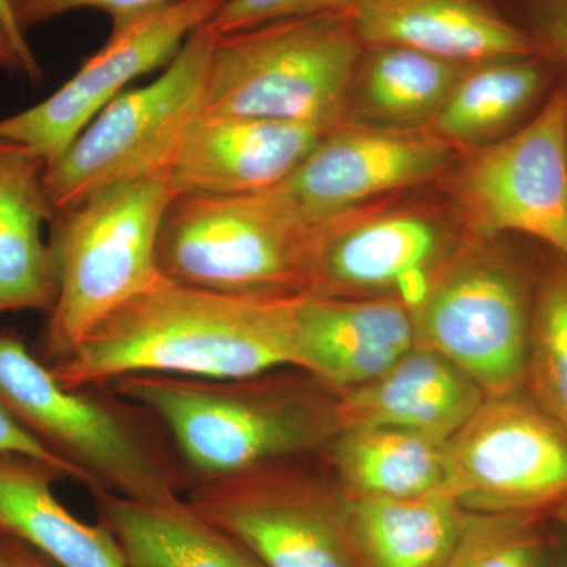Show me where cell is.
<instances>
[{
    "instance_id": "1",
    "label": "cell",
    "mask_w": 567,
    "mask_h": 567,
    "mask_svg": "<svg viewBox=\"0 0 567 567\" xmlns=\"http://www.w3.org/2000/svg\"><path fill=\"white\" fill-rule=\"evenodd\" d=\"M298 298L210 292L163 276L50 369L84 390L133 374L245 379L295 368Z\"/></svg>"
},
{
    "instance_id": "2",
    "label": "cell",
    "mask_w": 567,
    "mask_h": 567,
    "mask_svg": "<svg viewBox=\"0 0 567 567\" xmlns=\"http://www.w3.org/2000/svg\"><path fill=\"white\" fill-rule=\"evenodd\" d=\"M245 379L133 374L112 394L155 417L197 480L248 472L327 450L339 432L336 395L315 377Z\"/></svg>"
},
{
    "instance_id": "3",
    "label": "cell",
    "mask_w": 567,
    "mask_h": 567,
    "mask_svg": "<svg viewBox=\"0 0 567 567\" xmlns=\"http://www.w3.org/2000/svg\"><path fill=\"white\" fill-rule=\"evenodd\" d=\"M175 196L171 171L163 169L55 212L50 245L58 298L39 357L48 368L61 363L96 324L163 278L156 248Z\"/></svg>"
},
{
    "instance_id": "4",
    "label": "cell",
    "mask_w": 567,
    "mask_h": 567,
    "mask_svg": "<svg viewBox=\"0 0 567 567\" xmlns=\"http://www.w3.org/2000/svg\"><path fill=\"white\" fill-rule=\"evenodd\" d=\"M106 391L63 386L17 331H0V402L89 491L145 503L182 496L181 473L137 417L142 409Z\"/></svg>"
},
{
    "instance_id": "5",
    "label": "cell",
    "mask_w": 567,
    "mask_h": 567,
    "mask_svg": "<svg viewBox=\"0 0 567 567\" xmlns=\"http://www.w3.org/2000/svg\"><path fill=\"white\" fill-rule=\"evenodd\" d=\"M363 51L350 13L271 22L221 37L213 47L204 112L341 123Z\"/></svg>"
},
{
    "instance_id": "6",
    "label": "cell",
    "mask_w": 567,
    "mask_h": 567,
    "mask_svg": "<svg viewBox=\"0 0 567 567\" xmlns=\"http://www.w3.org/2000/svg\"><path fill=\"white\" fill-rule=\"evenodd\" d=\"M503 237H472L415 305L416 344L445 354L486 395L525 390L532 284Z\"/></svg>"
},
{
    "instance_id": "7",
    "label": "cell",
    "mask_w": 567,
    "mask_h": 567,
    "mask_svg": "<svg viewBox=\"0 0 567 567\" xmlns=\"http://www.w3.org/2000/svg\"><path fill=\"white\" fill-rule=\"evenodd\" d=\"M215 41L205 22L163 74L144 87L121 93L89 123L44 174L55 212L76 207L112 186L169 169L189 126L204 114Z\"/></svg>"
},
{
    "instance_id": "8",
    "label": "cell",
    "mask_w": 567,
    "mask_h": 567,
    "mask_svg": "<svg viewBox=\"0 0 567 567\" xmlns=\"http://www.w3.org/2000/svg\"><path fill=\"white\" fill-rule=\"evenodd\" d=\"M315 230L286 221L251 196L177 194L159 230L166 278L229 295L308 293Z\"/></svg>"
},
{
    "instance_id": "9",
    "label": "cell",
    "mask_w": 567,
    "mask_h": 567,
    "mask_svg": "<svg viewBox=\"0 0 567 567\" xmlns=\"http://www.w3.org/2000/svg\"><path fill=\"white\" fill-rule=\"evenodd\" d=\"M470 237L442 192L395 194L315 230L306 295L415 305Z\"/></svg>"
},
{
    "instance_id": "10",
    "label": "cell",
    "mask_w": 567,
    "mask_h": 567,
    "mask_svg": "<svg viewBox=\"0 0 567 567\" xmlns=\"http://www.w3.org/2000/svg\"><path fill=\"white\" fill-rule=\"evenodd\" d=\"M286 458L196 480L186 502L264 567H364L338 483Z\"/></svg>"
},
{
    "instance_id": "11",
    "label": "cell",
    "mask_w": 567,
    "mask_h": 567,
    "mask_svg": "<svg viewBox=\"0 0 567 567\" xmlns=\"http://www.w3.org/2000/svg\"><path fill=\"white\" fill-rule=\"evenodd\" d=\"M436 185L475 237L528 235L567 262V84L516 132L461 153Z\"/></svg>"
},
{
    "instance_id": "12",
    "label": "cell",
    "mask_w": 567,
    "mask_h": 567,
    "mask_svg": "<svg viewBox=\"0 0 567 567\" xmlns=\"http://www.w3.org/2000/svg\"><path fill=\"white\" fill-rule=\"evenodd\" d=\"M524 391L487 395L446 440L445 491L468 513L539 514L567 498V431Z\"/></svg>"
},
{
    "instance_id": "13",
    "label": "cell",
    "mask_w": 567,
    "mask_h": 567,
    "mask_svg": "<svg viewBox=\"0 0 567 567\" xmlns=\"http://www.w3.org/2000/svg\"><path fill=\"white\" fill-rule=\"evenodd\" d=\"M458 155L429 128L341 122L286 181L254 196L286 221L316 230L365 205L436 185Z\"/></svg>"
},
{
    "instance_id": "14",
    "label": "cell",
    "mask_w": 567,
    "mask_h": 567,
    "mask_svg": "<svg viewBox=\"0 0 567 567\" xmlns=\"http://www.w3.org/2000/svg\"><path fill=\"white\" fill-rule=\"evenodd\" d=\"M226 2L178 0L112 29L102 50L82 63L59 91L29 110L2 118L0 141L25 145L52 166L126 85L166 69L186 39Z\"/></svg>"
},
{
    "instance_id": "15",
    "label": "cell",
    "mask_w": 567,
    "mask_h": 567,
    "mask_svg": "<svg viewBox=\"0 0 567 567\" xmlns=\"http://www.w3.org/2000/svg\"><path fill=\"white\" fill-rule=\"evenodd\" d=\"M336 125L204 112L171 164L175 192L223 197L267 192L286 181Z\"/></svg>"
},
{
    "instance_id": "16",
    "label": "cell",
    "mask_w": 567,
    "mask_h": 567,
    "mask_svg": "<svg viewBox=\"0 0 567 567\" xmlns=\"http://www.w3.org/2000/svg\"><path fill=\"white\" fill-rule=\"evenodd\" d=\"M415 346L412 308L398 298H298L295 368L334 395L372 382Z\"/></svg>"
},
{
    "instance_id": "17",
    "label": "cell",
    "mask_w": 567,
    "mask_h": 567,
    "mask_svg": "<svg viewBox=\"0 0 567 567\" xmlns=\"http://www.w3.org/2000/svg\"><path fill=\"white\" fill-rule=\"evenodd\" d=\"M350 17L364 48H412L462 65L540 55L496 0H357Z\"/></svg>"
},
{
    "instance_id": "18",
    "label": "cell",
    "mask_w": 567,
    "mask_h": 567,
    "mask_svg": "<svg viewBox=\"0 0 567 567\" xmlns=\"http://www.w3.org/2000/svg\"><path fill=\"white\" fill-rule=\"evenodd\" d=\"M487 395L445 354L416 344L372 382L336 395L339 431L393 427L446 442Z\"/></svg>"
},
{
    "instance_id": "19",
    "label": "cell",
    "mask_w": 567,
    "mask_h": 567,
    "mask_svg": "<svg viewBox=\"0 0 567 567\" xmlns=\"http://www.w3.org/2000/svg\"><path fill=\"white\" fill-rule=\"evenodd\" d=\"M47 167L25 145L0 141V316L50 315L58 298L54 256L43 234L55 216Z\"/></svg>"
},
{
    "instance_id": "20",
    "label": "cell",
    "mask_w": 567,
    "mask_h": 567,
    "mask_svg": "<svg viewBox=\"0 0 567 567\" xmlns=\"http://www.w3.org/2000/svg\"><path fill=\"white\" fill-rule=\"evenodd\" d=\"M92 495L130 567H264L183 496L145 503L110 491Z\"/></svg>"
},
{
    "instance_id": "21",
    "label": "cell",
    "mask_w": 567,
    "mask_h": 567,
    "mask_svg": "<svg viewBox=\"0 0 567 567\" xmlns=\"http://www.w3.org/2000/svg\"><path fill=\"white\" fill-rule=\"evenodd\" d=\"M61 477L44 462L0 454V528L59 567H130L110 529L81 520L59 502L52 486Z\"/></svg>"
},
{
    "instance_id": "22",
    "label": "cell",
    "mask_w": 567,
    "mask_h": 567,
    "mask_svg": "<svg viewBox=\"0 0 567 567\" xmlns=\"http://www.w3.org/2000/svg\"><path fill=\"white\" fill-rule=\"evenodd\" d=\"M465 66L412 48H364L342 122L385 130L429 128Z\"/></svg>"
},
{
    "instance_id": "23",
    "label": "cell",
    "mask_w": 567,
    "mask_h": 567,
    "mask_svg": "<svg viewBox=\"0 0 567 567\" xmlns=\"http://www.w3.org/2000/svg\"><path fill=\"white\" fill-rule=\"evenodd\" d=\"M346 495L364 567H442L468 516L446 491L409 498Z\"/></svg>"
},
{
    "instance_id": "24",
    "label": "cell",
    "mask_w": 567,
    "mask_h": 567,
    "mask_svg": "<svg viewBox=\"0 0 567 567\" xmlns=\"http://www.w3.org/2000/svg\"><path fill=\"white\" fill-rule=\"evenodd\" d=\"M548 65L543 55L466 65L429 130L457 153L503 140L543 95Z\"/></svg>"
},
{
    "instance_id": "25",
    "label": "cell",
    "mask_w": 567,
    "mask_h": 567,
    "mask_svg": "<svg viewBox=\"0 0 567 567\" xmlns=\"http://www.w3.org/2000/svg\"><path fill=\"white\" fill-rule=\"evenodd\" d=\"M445 443L402 429L353 427L324 451L346 494L409 498L445 491Z\"/></svg>"
},
{
    "instance_id": "26",
    "label": "cell",
    "mask_w": 567,
    "mask_h": 567,
    "mask_svg": "<svg viewBox=\"0 0 567 567\" xmlns=\"http://www.w3.org/2000/svg\"><path fill=\"white\" fill-rule=\"evenodd\" d=\"M525 391L567 431V262L554 265L533 295Z\"/></svg>"
},
{
    "instance_id": "27",
    "label": "cell",
    "mask_w": 567,
    "mask_h": 567,
    "mask_svg": "<svg viewBox=\"0 0 567 567\" xmlns=\"http://www.w3.org/2000/svg\"><path fill=\"white\" fill-rule=\"evenodd\" d=\"M539 514L468 513L442 567H546L551 544Z\"/></svg>"
},
{
    "instance_id": "28",
    "label": "cell",
    "mask_w": 567,
    "mask_h": 567,
    "mask_svg": "<svg viewBox=\"0 0 567 567\" xmlns=\"http://www.w3.org/2000/svg\"><path fill=\"white\" fill-rule=\"evenodd\" d=\"M357 0H227L207 22L216 39L271 22L352 13Z\"/></svg>"
},
{
    "instance_id": "29",
    "label": "cell",
    "mask_w": 567,
    "mask_h": 567,
    "mask_svg": "<svg viewBox=\"0 0 567 567\" xmlns=\"http://www.w3.org/2000/svg\"><path fill=\"white\" fill-rule=\"evenodd\" d=\"M174 2L178 0H10V10L20 31L28 35L37 25L74 10L103 11L111 18L112 29H121Z\"/></svg>"
},
{
    "instance_id": "30",
    "label": "cell",
    "mask_w": 567,
    "mask_h": 567,
    "mask_svg": "<svg viewBox=\"0 0 567 567\" xmlns=\"http://www.w3.org/2000/svg\"><path fill=\"white\" fill-rule=\"evenodd\" d=\"M520 24L546 61L567 71V0H513Z\"/></svg>"
},
{
    "instance_id": "31",
    "label": "cell",
    "mask_w": 567,
    "mask_h": 567,
    "mask_svg": "<svg viewBox=\"0 0 567 567\" xmlns=\"http://www.w3.org/2000/svg\"><path fill=\"white\" fill-rule=\"evenodd\" d=\"M2 453L21 454V456L44 462V464L59 470L63 476L78 481V483H82L85 486L84 476L74 466L63 461L58 454L52 453L50 447L44 446L0 402V454Z\"/></svg>"
},
{
    "instance_id": "32",
    "label": "cell",
    "mask_w": 567,
    "mask_h": 567,
    "mask_svg": "<svg viewBox=\"0 0 567 567\" xmlns=\"http://www.w3.org/2000/svg\"><path fill=\"white\" fill-rule=\"evenodd\" d=\"M0 567H59L31 544L0 528Z\"/></svg>"
},
{
    "instance_id": "33",
    "label": "cell",
    "mask_w": 567,
    "mask_h": 567,
    "mask_svg": "<svg viewBox=\"0 0 567 567\" xmlns=\"http://www.w3.org/2000/svg\"><path fill=\"white\" fill-rule=\"evenodd\" d=\"M0 18L6 22L11 39L14 41V47H17L18 54H20L22 66H24V76L29 78L32 82H39L43 78V70H41L39 59L33 54L28 37L20 31V28H18L17 22L13 20L10 0H0Z\"/></svg>"
},
{
    "instance_id": "34",
    "label": "cell",
    "mask_w": 567,
    "mask_h": 567,
    "mask_svg": "<svg viewBox=\"0 0 567 567\" xmlns=\"http://www.w3.org/2000/svg\"><path fill=\"white\" fill-rule=\"evenodd\" d=\"M0 69L9 70L11 73L24 74L20 54H18L14 41L11 39L6 22L0 18Z\"/></svg>"
},
{
    "instance_id": "35",
    "label": "cell",
    "mask_w": 567,
    "mask_h": 567,
    "mask_svg": "<svg viewBox=\"0 0 567 567\" xmlns=\"http://www.w3.org/2000/svg\"><path fill=\"white\" fill-rule=\"evenodd\" d=\"M546 567H567V539L551 544Z\"/></svg>"
},
{
    "instance_id": "36",
    "label": "cell",
    "mask_w": 567,
    "mask_h": 567,
    "mask_svg": "<svg viewBox=\"0 0 567 567\" xmlns=\"http://www.w3.org/2000/svg\"><path fill=\"white\" fill-rule=\"evenodd\" d=\"M551 513H554L558 524L561 525V527L567 532V498L563 499L559 505L555 506L554 509H551Z\"/></svg>"
}]
</instances>
